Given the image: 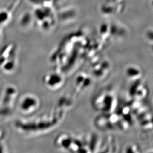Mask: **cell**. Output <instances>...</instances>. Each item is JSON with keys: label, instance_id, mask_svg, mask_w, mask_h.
Returning a JSON list of instances; mask_svg holds the SVG:
<instances>
[{"label": "cell", "instance_id": "1", "mask_svg": "<svg viewBox=\"0 0 153 153\" xmlns=\"http://www.w3.org/2000/svg\"><path fill=\"white\" fill-rule=\"evenodd\" d=\"M116 100L111 92L100 93L93 100V105L97 111L104 114L111 113L116 107Z\"/></svg>", "mask_w": 153, "mask_h": 153}, {"label": "cell", "instance_id": "2", "mask_svg": "<svg viewBox=\"0 0 153 153\" xmlns=\"http://www.w3.org/2000/svg\"><path fill=\"white\" fill-rule=\"evenodd\" d=\"M126 74L129 78H131L132 79H138L139 77L141 76L142 71L140 68H139L138 67L132 65L129 67L127 68L126 70Z\"/></svg>", "mask_w": 153, "mask_h": 153}]
</instances>
